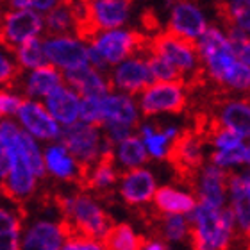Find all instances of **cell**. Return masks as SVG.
Segmentation results:
<instances>
[{"label": "cell", "mask_w": 250, "mask_h": 250, "mask_svg": "<svg viewBox=\"0 0 250 250\" xmlns=\"http://www.w3.org/2000/svg\"><path fill=\"white\" fill-rule=\"evenodd\" d=\"M2 193L13 204H20L21 198L29 197L34 188V173L27 163L20 146V132L13 122H2Z\"/></svg>", "instance_id": "obj_1"}, {"label": "cell", "mask_w": 250, "mask_h": 250, "mask_svg": "<svg viewBox=\"0 0 250 250\" xmlns=\"http://www.w3.org/2000/svg\"><path fill=\"white\" fill-rule=\"evenodd\" d=\"M236 234L232 209H218L200 202L189 220V243L193 250H227Z\"/></svg>", "instance_id": "obj_2"}, {"label": "cell", "mask_w": 250, "mask_h": 250, "mask_svg": "<svg viewBox=\"0 0 250 250\" xmlns=\"http://www.w3.org/2000/svg\"><path fill=\"white\" fill-rule=\"evenodd\" d=\"M206 141L193 127L179 130L168 148L167 159L175 170V177L181 184H186L193 191H198V179L202 173Z\"/></svg>", "instance_id": "obj_3"}, {"label": "cell", "mask_w": 250, "mask_h": 250, "mask_svg": "<svg viewBox=\"0 0 250 250\" xmlns=\"http://www.w3.org/2000/svg\"><path fill=\"white\" fill-rule=\"evenodd\" d=\"M150 54L167 59V61L172 62L173 66H177L186 75V84L195 73L200 72L204 68L200 64V62H204V59L200 56L198 43L195 40L179 36V34L168 31V29L161 31L156 36H150L148 48H146L143 58L146 59Z\"/></svg>", "instance_id": "obj_4"}, {"label": "cell", "mask_w": 250, "mask_h": 250, "mask_svg": "<svg viewBox=\"0 0 250 250\" xmlns=\"http://www.w3.org/2000/svg\"><path fill=\"white\" fill-rule=\"evenodd\" d=\"M198 48H200L204 64L208 66L209 77L216 84H227L234 68L240 62L229 38H225L218 29L209 27L198 42Z\"/></svg>", "instance_id": "obj_5"}, {"label": "cell", "mask_w": 250, "mask_h": 250, "mask_svg": "<svg viewBox=\"0 0 250 250\" xmlns=\"http://www.w3.org/2000/svg\"><path fill=\"white\" fill-rule=\"evenodd\" d=\"M62 146L70 152V156L77 161L79 168L89 167L100 159L102 152L113 143L107 136H102L97 127L84 122L68 125L61 132Z\"/></svg>", "instance_id": "obj_6"}, {"label": "cell", "mask_w": 250, "mask_h": 250, "mask_svg": "<svg viewBox=\"0 0 250 250\" xmlns=\"http://www.w3.org/2000/svg\"><path fill=\"white\" fill-rule=\"evenodd\" d=\"M148 40H150V36L141 34V32L109 31L100 34L99 40L91 47L105 59L107 64H116L132 54L145 56Z\"/></svg>", "instance_id": "obj_7"}, {"label": "cell", "mask_w": 250, "mask_h": 250, "mask_svg": "<svg viewBox=\"0 0 250 250\" xmlns=\"http://www.w3.org/2000/svg\"><path fill=\"white\" fill-rule=\"evenodd\" d=\"M42 31V16L31 9H7L2 16V45L7 52H16V48L29 40H34Z\"/></svg>", "instance_id": "obj_8"}, {"label": "cell", "mask_w": 250, "mask_h": 250, "mask_svg": "<svg viewBox=\"0 0 250 250\" xmlns=\"http://www.w3.org/2000/svg\"><path fill=\"white\" fill-rule=\"evenodd\" d=\"M186 107V93L183 84L156 83L143 93L141 109L145 115L156 113H181Z\"/></svg>", "instance_id": "obj_9"}, {"label": "cell", "mask_w": 250, "mask_h": 250, "mask_svg": "<svg viewBox=\"0 0 250 250\" xmlns=\"http://www.w3.org/2000/svg\"><path fill=\"white\" fill-rule=\"evenodd\" d=\"M43 50L48 61L64 68L66 72L86 66L89 61V48L73 38H50L43 43Z\"/></svg>", "instance_id": "obj_10"}, {"label": "cell", "mask_w": 250, "mask_h": 250, "mask_svg": "<svg viewBox=\"0 0 250 250\" xmlns=\"http://www.w3.org/2000/svg\"><path fill=\"white\" fill-rule=\"evenodd\" d=\"M152 72L148 64L143 59L134 58L127 59L111 73V84H115L116 88L124 89L127 93L136 95L140 91H146L152 86Z\"/></svg>", "instance_id": "obj_11"}, {"label": "cell", "mask_w": 250, "mask_h": 250, "mask_svg": "<svg viewBox=\"0 0 250 250\" xmlns=\"http://www.w3.org/2000/svg\"><path fill=\"white\" fill-rule=\"evenodd\" d=\"M18 118L23 124L29 134L42 138V140H56L61 138V130L54 120V116L47 111V107L40 102L23 100L21 109L18 113Z\"/></svg>", "instance_id": "obj_12"}, {"label": "cell", "mask_w": 250, "mask_h": 250, "mask_svg": "<svg viewBox=\"0 0 250 250\" xmlns=\"http://www.w3.org/2000/svg\"><path fill=\"white\" fill-rule=\"evenodd\" d=\"M167 29L179 34V36L188 38V40H195L198 36L202 38L204 32L208 31L202 11L198 9L195 4H191V2H177V4H173Z\"/></svg>", "instance_id": "obj_13"}, {"label": "cell", "mask_w": 250, "mask_h": 250, "mask_svg": "<svg viewBox=\"0 0 250 250\" xmlns=\"http://www.w3.org/2000/svg\"><path fill=\"white\" fill-rule=\"evenodd\" d=\"M64 81L72 86L81 99H99L104 100L105 97H109V84L105 83L99 70H95L93 66H81L75 70H68L64 72Z\"/></svg>", "instance_id": "obj_14"}, {"label": "cell", "mask_w": 250, "mask_h": 250, "mask_svg": "<svg viewBox=\"0 0 250 250\" xmlns=\"http://www.w3.org/2000/svg\"><path fill=\"white\" fill-rule=\"evenodd\" d=\"M148 229L154 232V236L167 241H183L189 240V220L179 216V214H167L156 211H143Z\"/></svg>", "instance_id": "obj_15"}, {"label": "cell", "mask_w": 250, "mask_h": 250, "mask_svg": "<svg viewBox=\"0 0 250 250\" xmlns=\"http://www.w3.org/2000/svg\"><path fill=\"white\" fill-rule=\"evenodd\" d=\"M230 184V173L222 170L220 167L209 165L202 170L198 179V197L200 202H206L209 206H214L218 209H224L225 191Z\"/></svg>", "instance_id": "obj_16"}, {"label": "cell", "mask_w": 250, "mask_h": 250, "mask_svg": "<svg viewBox=\"0 0 250 250\" xmlns=\"http://www.w3.org/2000/svg\"><path fill=\"white\" fill-rule=\"evenodd\" d=\"M156 181L150 172L134 168L122 173L120 193L127 204H143L148 202L156 195Z\"/></svg>", "instance_id": "obj_17"}, {"label": "cell", "mask_w": 250, "mask_h": 250, "mask_svg": "<svg viewBox=\"0 0 250 250\" xmlns=\"http://www.w3.org/2000/svg\"><path fill=\"white\" fill-rule=\"evenodd\" d=\"M47 109L54 116V120L68 125L77 124V116H81V97L70 88H58L47 97Z\"/></svg>", "instance_id": "obj_18"}, {"label": "cell", "mask_w": 250, "mask_h": 250, "mask_svg": "<svg viewBox=\"0 0 250 250\" xmlns=\"http://www.w3.org/2000/svg\"><path fill=\"white\" fill-rule=\"evenodd\" d=\"M218 118L224 127L234 130L240 136H250V95L241 100H225L220 102Z\"/></svg>", "instance_id": "obj_19"}, {"label": "cell", "mask_w": 250, "mask_h": 250, "mask_svg": "<svg viewBox=\"0 0 250 250\" xmlns=\"http://www.w3.org/2000/svg\"><path fill=\"white\" fill-rule=\"evenodd\" d=\"M230 198H232V213L236 218V232L250 241V195L247 191L241 175H230L229 184Z\"/></svg>", "instance_id": "obj_20"}, {"label": "cell", "mask_w": 250, "mask_h": 250, "mask_svg": "<svg viewBox=\"0 0 250 250\" xmlns=\"http://www.w3.org/2000/svg\"><path fill=\"white\" fill-rule=\"evenodd\" d=\"M91 4V15L97 29L100 32L105 29H115L125 23L130 11V2L122 0H102V2H89ZM104 34V32H102Z\"/></svg>", "instance_id": "obj_21"}, {"label": "cell", "mask_w": 250, "mask_h": 250, "mask_svg": "<svg viewBox=\"0 0 250 250\" xmlns=\"http://www.w3.org/2000/svg\"><path fill=\"white\" fill-rule=\"evenodd\" d=\"M62 241L64 234L59 224L38 222L27 232L23 240V250H59Z\"/></svg>", "instance_id": "obj_22"}, {"label": "cell", "mask_w": 250, "mask_h": 250, "mask_svg": "<svg viewBox=\"0 0 250 250\" xmlns=\"http://www.w3.org/2000/svg\"><path fill=\"white\" fill-rule=\"evenodd\" d=\"M102 116L105 124H122L134 129L138 125V113L132 100L125 95H109L102 100Z\"/></svg>", "instance_id": "obj_23"}, {"label": "cell", "mask_w": 250, "mask_h": 250, "mask_svg": "<svg viewBox=\"0 0 250 250\" xmlns=\"http://www.w3.org/2000/svg\"><path fill=\"white\" fill-rule=\"evenodd\" d=\"M148 243L145 236L136 234L132 227L127 224L113 225L109 232L100 240L104 250H143Z\"/></svg>", "instance_id": "obj_24"}, {"label": "cell", "mask_w": 250, "mask_h": 250, "mask_svg": "<svg viewBox=\"0 0 250 250\" xmlns=\"http://www.w3.org/2000/svg\"><path fill=\"white\" fill-rule=\"evenodd\" d=\"M154 202H156V209H159L161 213L167 214H184L191 213L197 209V202L191 195L183 191H177L173 188H159L154 195Z\"/></svg>", "instance_id": "obj_25"}, {"label": "cell", "mask_w": 250, "mask_h": 250, "mask_svg": "<svg viewBox=\"0 0 250 250\" xmlns=\"http://www.w3.org/2000/svg\"><path fill=\"white\" fill-rule=\"evenodd\" d=\"M62 81H64V77L56 70V66L45 64V66L38 68L29 75L25 93L32 95V97H45L47 99L48 95L54 93L58 88H61Z\"/></svg>", "instance_id": "obj_26"}, {"label": "cell", "mask_w": 250, "mask_h": 250, "mask_svg": "<svg viewBox=\"0 0 250 250\" xmlns=\"http://www.w3.org/2000/svg\"><path fill=\"white\" fill-rule=\"evenodd\" d=\"M47 31L54 38H70L75 34V15L72 2H59L45 16Z\"/></svg>", "instance_id": "obj_27"}, {"label": "cell", "mask_w": 250, "mask_h": 250, "mask_svg": "<svg viewBox=\"0 0 250 250\" xmlns=\"http://www.w3.org/2000/svg\"><path fill=\"white\" fill-rule=\"evenodd\" d=\"M45 165L48 172L59 179H75L77 181L79 167L70 152L62 145H54L45 152Z\"/></svg>", "instance_id": "obj_28"}, {"label": "cell", "mask_w": 250, "mask_h": 250, "mask_svg": "<svg viewBox=\"0 0 250 250\" xmlns=\"http://www.w3.org/2000/svg\"><path fill=\"white\" fill-rule=\"evenodd\" d=\"M21 204L16 206V211L2 208V250H20V230H21Z\"/></svg>", "instance_id": "obj_29"}, {"label": "cell", "mask_w": 250, "mask_h": 250, "mask_svg": "<svg viewBox=\"0 0 250 250\" xmlns=\"http://www.w3.org/2000/svg\"><path fill=\"white\" fill-rule=\"evenodd\" d=\"M143 138H145L146 150L150 152L154 157H167L168 148L172 140L177 136V129H167V130H154L150 125H145L143 129Z\"/></svg>", "instance_id": "obj_30"}, {"label": "cell", "mask_w": 250, "mask_h": 250, "mask_svg": "<svg viewBox=\"0 0 250 250\" xmlns=\"http://www.w3.org/2000/svg\"><path fill=\"white\" fill-rule=\"evenodd\" d=\"M118 161L125 168L134 170L146 161V146L138 136H130L118 145Z\"/></svg>", "instance_id": "obj_31"}, {"label": "cell", "mask_w": 250, "mask_h": 250, "mask_svg": "<svg viewBox=\"0 0 250 250\" xmlns=\"http://www.w3.org/2000/svg\"><path fill=\"white\" fill-rule=\"evenodd\" d=\"M146 64L150 68L152 77L157 79L159 83H175V84L186 86V75H184L177 66H173L170 61H167V59L150 54V56L146 58Z\"/></svg>", "instance_id": "obj_32"}, {"label": "cell", "mask_w": 250, "mask_h": 250, "mask_svg": "<svg viewBox=\"0 0 250 250\" xmlns=\"http://www.w3.org/2000/svg\"><path fill=\"white\" fill-rule=\"evenodd\" d=\"M16 61L21 68H38L45 66V50H43V45L38 42L36 38L34 40H29L23 45L16 48Z\"/></svg>", "instance_id": "obj_33"}, {"label": "cell", "mask_w": 250, "mask_h": 250, "mask_svg": "<svg viewBox=\"0 0 250 250\" xmlns=\"http://www.w3.org/2000/svg\"><path fill=\"white\" fill-rule=\"evenodd\" d=\"M20 146L27 163H29V167H31L32 173L36 177H45V161H43L42 154L38 150V145L34 143V138L29 132H25V130L20 132Z\"/></svg>", "instance_id": "obj_34"}, {"label": "cell", "mask_w": 250, "mask_h": 250, "mask_svg": "<svg viewBox=\"0 0 250 250\" xmlns=\"http://www.w3.org/2000/svg\"><path fill=\"white\" fill-rule=\"evenodd\" d=\"M249 157V146L240 145L236 148H229V150H216L211 154V161L214 167H230V165H240V163H247Z\"/></svg>", "instance_id": "obj_35"}, {"label": "cell", "mask_w": 250, "mask_h": 250, "mask_svg": "<svg viewBox=\"0 0 250 250\" xmlns=\"http://www.w3.org/2000/svg\"><path fill=\"white\" fill-rule=\"evenodd\" d=\"M81 118L84 124L99 127L104 125L102 116V100L99 99H81Z\"/></svg>", "instance_id": "obj_36"}, {"label": "cell", "mask_w": 250, "mask_h": 250, "mask_svg": "<svg viewBox=\"0 0 250 250\" xmlns=\"http://www.w3.org/2000/svg\"><path fill=\"white\" fill-rule=\"evenodd\" d=\"M227 31H229V42L232 43L238 59L250 66V40L247 38V34L238 29H227Z\"/></svg>", "instance_id": "obj_37"}, {"label": "cell", "mask_w": 250, "mask_h": 250, "mask_svg": "<svg viewBox=\"0 0 250 250\" xmlns=\"http://www.w3.org/2000/svg\"><path fill=\"white\" fill-rule=\"evenodd\" d=\"M241 138H243V136H240L238 132H234V130H230L222 125V127L216 130V134L213 136L211 143H213L218 150H229V148H236V146L243 145V143H241Z\"/></svg>", "instance_id": "obj_38"}, {"label": "cell", "mask_w": 250, "mask_h": 250, "mask_svg": "<svg viewBox=\"0 0 250 250\" xmlns=\"http://www.w3.org/2000/svg\"><path fill=\"white\" fill-rule=\"evenodd\" d=\"M21 104L23 100L16 95L9 93V91H2L0 95V111H2V116H11V115H18L21 109Z\"/></svg>", "instance_id": "obj_39"}, {"label": "cell", "mask_w": 250, "mask_h": 250, "mask_svg": "<svg viewBox=\"0 0 250 250\" xmlns=\"http://www.w3.org/2000/svg\"><path fill=\"white\" fill-rule=\"evenodd\" d=\"M64 250H104L97 241H66Z\"/></svg>", "instance_id": "obj_40"}, {"label": "cell", "mask_w": 250, "mask_h": 250, "mask_svg": "<svg viewBox=\"0 0 250 250\" xmlns=\"http://www.w3.org/2000/svg\"><path fill=\"white\" fill-rule=\"evenodd\" d=\"M143 250H167L163 245H159V243H154V241H148L145 245V249Z\"/></svg>", "instance_id": "obj_41"}, {"label": "cell", "mask_w": 250, "mask_h": 250, "mask_svg": "<svg viewBox=\"0 0 250 250\" xmlns=\"http://www.w3.org/2000/svg\"><path fill=\"white\" fill-rule=\"evenodd\" d=\"M247 146H249V157H247V163H249V165H250V143H249V145H247Z\"/></svg>", "instance_id": "obj_42"}]
</instances>
